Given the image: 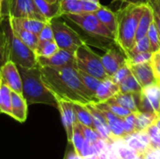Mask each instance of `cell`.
Wrapping results in <instances>:
<instances>
[{
  "instance_id": "cell-1",
  "label": "cell",
  "mask_w": 160,
  "mask_h": 159,
  "mask_svg": "<svg viewBox=\"0 0 160 159\" xmlns=\"http://www.w3.org/2000/svg\"><path fill=\"white\" fill-rule=\"evenodd\" d=\"M39 67L44 84L56 97L82 104L96 102L94 95L82 82L76 67Z\"/></svg>"
},
{
  "instance_id": "cell-2",
  "label": "cell",
  "mask_w": 160,
  "mask_h": 159,
  "mask_svg": "<svg viewBox=\"0 0 160 159\" xmlns=\"http://www.w3.org/2000/svg\"><path fill=\"white\" fill-rule=\"evenodd\" d=\"M18 69L22 79V95L28 105L46 104L57 108V98L44 84L38 65L30 68L18 67Z\"/></svg>"
},
{
  "instance_id": "cell-3",
  "label": "cell",
  "mask_w": 160,
  "mask_h": 159,
  "mask_svg": "<svg viewBox=\"0 0 160 159\" xmlns=\"http://www.w3.org/2000/svg\"><path fill=\"white\" fill-rule=\"evenodd\" d=\"M145 6L128 4L127 7L115 13L117 28L114 35V42L126 56H128L136 43L135 36L137 27Z\"/></svg>"
},
{
  "instance_id": "cell-4",
  "label": "cell",
  "mask_w": 160,
  "mask_h": 159,
  "mask_svg": "<svg viewBox=\"0 0 160 159\" xmlns=\"http://www.w3.org/2000/svg\"><path fill=\"white\" fill-rule=\"evenodd\" d=\"M6 31L8 36V61L13 62L17 67L26 68L37 67V56L34 51L17 37L9 24L7 25Z\"/></svg>"
},
{
  "instance_id": "cell-5",
  "label": "cell",
  "mask_w": 160,
  "mask_h": 159,
  "mask_svg": "<svg viewBox=\"0 0 160 159\" xmlns=\"http://www.w3.org/2000/svg\"><path fill=\"white\" fill-rule=\"evenodd\" d=\"M66 19L74 22L89 36L100 40H113V34L98 19L94 13L82 12L64 15Z\"/></svg>"
},
{
  "instance_id": "cell-6",
  "label": "cell",
  "mask_w": 160,
  "mask_h": 159,
  "mask_svg": "<svg viewBox=\"0 0 160 159\" xmlns=\"http://www.w3.org/2000/svg\"><path fill=\"white\" fill-rule=\"evenodd\" d=\"M74 56L77 69L90 74L101 81L109 77L104 70L101 57L92 51L86 43L78 47L74 52Z\"/></svg>"
},
{
  "instance_id": "cell-7",
  "label": "cell",
  "mask_w": 160,
  "mask_h": 159,
  "mask_svg": "<svg viewBox=\"0 0 160 159\" xmlns=\"http://www.w3.org/2000/svg\"><path fill=\"white\" fill-rule=\"evenodd\" d=\"M50 22L53 32V40L59 49L74 53L78 47L86 43L75 30L60 21V18H54Z\"/></svg>"
},
{
  "instance_id": "cell-8",
  "label": "cell",
  "mask_w": 160,
  "mask_h": 159,
  "mask_svg": "<svg viewBox=\"0 0 160 159\" xmlns=\"http://www.w3.org/2000/svg\"><path fill=\"white\" fill-rule=\"evenodd\" d=\"M7 14L15 18H33L48 22L37 7L34 0H6Z\"/></svg>"
},
{
  "instance_id": "cell-9",
  "label": "cell",
  "mask_w": 160,
  "mask_h": 159,
  "mask_svg": "<svg viewBox=\"0 0 160 159\" xmlns=\"http://www.w3.org/2000/svg\"><path fill=\"white\" fill-rule=\"evenodd\" d=\"M37 62L41 67L60 68L65 67H76L74 53L62 49H59L49 57H37Z\"/></svg>"
},
{
  "instance_id": "cell-10",
  "label": "cell",
  "mask_w": 160,
  "mask_h": 159,
  "mask_svg": "<svg viewBox=\"0 0 160 159\" xmlns=\"http://www.w3.org/2000/svg\"><path fill=\"white\" fill-rule=\"evenodd\" d=\"M0 82L18 94L22 93V79L18 67L11 61H7L0 67Z\"/></svg>"
},
{
  "instance_id": "cell-11",
  "label": "cell",
  "mask_w": 160,
  "mask_h": 159,
  "mask_svg": "<svg viewBox=\"0 0 160 159\" xmlns=\"http://www.w3.org/2000/svg\"><path fill=\"white\" fill-rule=\"evenodd\" d=\"M56 98H57V109L61 115L62 124L65 128L68 141V142H70L72 133H73V128H74L75 124L77 123L72 102L66 100V99L59 98V97H56Z\"/></svg>"
},
{
  "instance_id": "cell-12",
  "label": "cell",
  "mask_w": 160,
  "mask_h": 159,
  "mask_svg": "<svg viewBox=\"0 0 160 159\" xmlns=\"http://www.w3.org/2000/svg\"><path fill=\"white\" fill-rule=\"evenodd\" d=\"M127 64L128 65L131 73L138 81L140 85L142 87V89L157 83L150 61L140 64Z\"/></svg>"
},
{
  "instance_id": "cell-13",
  "label": "cell",
  "mask_w": 160,
  "mask_h": 159,
  "mask_svg": "<svg viewBox=\"0 0 160 159\" xmlns=\"http://www.w3.org/2000/svg\"><path fill=\"white\" fill-rule=\"evenodd\" d=\"M127 56L123 52H120L114 48L109 49L103 56H101V62L106 74L112 77L122 66L127 63Z\"/></svg>"
},
{
  "instance_id": "cell-14",
  "label": "cell",
  "mask_w": 160,
  "mask_h": 159,
  "mask_svg": "<svg viewBox=\"0 0 160 159\" xmlns=\"http://www.w3.org/2000/svg\"><path fill=\"white\" fill-rule=\"evenodd\" d=\"M119 92V86L116 84L111 77H108L102 80L98 86V89L95 94V103L105 102L110 98L113 97Z\"/></svg>"
},
{
  "instance_id": "cell-15",
  "label": "cell",
  "mask_w": 160,
  "mask_h": 159,
  "mask_svg": "<svg viewBox=\"0 0 160 159\" xmlns=\"http://www.w3.org/2000/svg\"><path fill=\"white\" fill-rule=\"evenodd\" d=\"M28 104L22 95L11 92V114L10 117L20 123H24L27 118Z\"/></svg>"
},
{
  "instance_id": "cell-16",
  "label": "cell",
  "mask_w": 160,
  "mask_h": 159,
  "mask_svg": "<svg viewBox=\"0 0 160 159\" xmlns=\"http://www.w3.org/2000/svg\"><path fill=\"white\" fill-rule=\"evenodd\" d=\"M8 24L12 30V32L17 36V37L22 41L27 47H29L31 50H33L35 52L36 48H37V45H38V37L37 35L23 29L22 27L19 26L11 18L8 17Z\"/></svg>"
},
{
  "instance_id": "cell-17",
  "label": "cell",
  "mask_w": 160,
  "mask_h": 159,
  "mask_svg": "<svg viewBox=\"0 0 160 159\" xmlns=\"http://www.w3.org/2000/svg\"><path fill=\"white\" fill-rule=\"evenodd\" d=\"M142 93V92H141ZM131 94V93H120L118 92L113 97H112L117 104L124 107L125 109L130 111L131 112H137L138 103L140 98V94Z\"/></svg>"
},
{
  "instance_id": "cell-18",
  "label": "cell",
  "mask_w": 160,
  "mask_h": 159,
  "mask_svg": "<svg viewBox=\"0 0 160 159\" xmlns=\"http://www.w3.org/2000/svg\"><path fill=\"white\" fill-rule=\"evenodd\" d=\"M152 22H153V11H152L151 7L149 5H146L144 7V9L142 11V14L139 23H138L136 36H135L136 42L138 40L142 39V37H146L149 27Z\"/></svg>"
},
{
  "instance_id": "cell-19",
  "label": "cell",
  "mask_w": 160,
  "mask_h": 159,
  "mask_svg": "<svg viewBox=\"0 0 160 159\" xmlns=\"http://www.w3.org/2000/svg\"><path fill=\"white\" fill-rule=\"evenodd\" d=\"M94 14L114 36L116 32V28H117L116 14L112 12L110 8L104 6H101L97 11L94 12Z\"/></svg>"
},
{
  "instance_id": "cell-20",
  "label": "cell",
  "mask_w": 160,
  "mask_h": 159,
  "mask_svg": "<svg viewBox=\"0 0 160 159\" xmlns=\"http://www.w3.org/2000/svg\"><path fill=\"white\" fill-rule=\"evenodd\" d=\"M37 7L42 16L48 21H52L54 18H58L59 12V3L57 2H49L47 0H34Z\"/></svg>"
},
{
  "instance_id": "cell-21",
  "label": "cell",
  "mask_w": 160,
  "mask_h": 159,
  "mask_svg": "<svg viewBox=\"0 0 160 159\" xmlns=\"http://www.w3.org/2000/svg\"><path fill=\"white\" fill-rule=\"evenodd\" d=\"M72 106H73V110L76 115L77 122L84 127L94 128L93 117H92L90 111L86 107V104L79 103V102H72Z\"/></svg>"
},
{
  "instance_id": "cell-22",
  "label": "cell",
  "mask_w": 160,
  "mask_h": 159,
  "mask_svg": "<svg viewBox=\"0 0 160 159\" xmlns=\"http://www.w3.org/2000/svg\"><path fill=\"white\" fill-rule=\"evenodd\" d=\"M8 17L11 18L19 26L22 27L23 29H25L37 36L39 34V32L41 31V29L47 22L39 21L37 19H33V18H15L12 16H8Z\"/></svg>"
},
{
  "instance_id": "cell-23",
  "label": "cell",
  "mask_w": 160,
  "mask_h": 159,
  "mask_svg": "<svg viewBox=\"0 0 160 159\" xmlns=\"http://www.w3.org/2000/svg\"><path fill=\"white\" fill-rule=\"evenodd\" d=\"M59 12L58 18L67 14L82 13V0H58Z\"/></svg>"
},
{
  "instance_id": "cell-24",
  "label": "cell",
  "mask_w": 160,
  "mask_h": 159,
  "mask_svg": "<svg viewBox=\"0 0 160 159\" xmlns=\"http://www.w3.org/2000/svg\"><path fill=\"white\" fill-rule=\"evenodd\" d=\"M11 90L0 82V113L10 116L11 114Z\"/></svg>"
},
{
  "instance_id": "cell-25",
  "label": "cell",
  "mask_w": 160,
  "mask_h": 159,
  "mask_svg": "<svg viewBox=\"0 0 160 159\" xmlns=\"http://www.w3.org/2000/svg\"><path fill=\"white\" fill-rule=\"evenodd\" d=\"M118 86L120 93L139 94L142 91V87L140 85V83L131 72L118 84Z\"/></svg>"
},
{
  "instance_id": "cell-26",
  "label": "cell",
  "mask_w": 160,
  "mask_h": 159,
  "mask_svg": "<svg viewBox=\"0 0 160 159\" xmlns=\"http://www.w3.org/2000/svg\"><path fill=\"white\" fill-rule=\"evenodd\" d=\"M157 114L153 113H146L142 112H135V127H136V132L146 130L147 127H149L151 125H153L156 121Z\"/></svg>"
},
{
  "instance_id": "cell-27",
  "label": "cell",
  "mask_w": 160,
  "mask_h": 159,
  "mask_svg": "<svg viewBox=\"0 0 160 159\" xmlns=\"http://www.w3.org/2000/svg\"><path fill=\"white\" fill-rule=\"evenodd\" d=\"M59 50L57 44L52 41H43L38 42L37 48L35 50V54L37 57H49L55 53Z\"/></svg>"
},
{
  "instance_id": "cell-28",
  "label": "cell",
  "mask_w": 160,
  "mask_h": 159,
  "mask_svg": "<svg viewBox=\"0 0 160 159\" xmlns=\"http://www.w3.org/2000/svg\"><path fill=\"white\" fill-rule=\"evenodd\" d=\"M124 142L126 145H128V147H130L131 149H133L139 157H142L148 150H150V148L148 146H146L143 142H142L139 138L135 135H127L124 138Z\"/></svg>"
},
{
  "instance_id": "cell-29",
  "label": "cell",
  "mask_w": 160,
  "mask_h": 159,
  "mask_svg": "<svg viewBox=\"0 0 160 159\" xmlns=\"http://www.w3.org/2000/svg\"><path fill=\"white\" fill-rule=\"evenodd\" d=\"M85 142V139L82 133V125L80 123H76L73 128V133H72V137L70 140V142L74 148V150L76 151V153L80 156L82 146ZM81 157V156H80Z\"/></svg>"
},
{
  "instance_id": "cell-30",
  "label": "cell",
  "mask_w": 160,
  "mask_h": 159,
  "mask_svg": "<svg viewBox=\"0 0 160 159\" xmlns=\"http://www.w3.org/2000/svg\"><path fill=\"white\" fill-rule=\"evenodd\" d=\"M78 75L82 81V82L84 84V86L94 95L95 97V94H96V91L98 89V86L99 85L101 80L90 75V74H87L83 71H81L78 69ZM96 101V100H95Z\"/></svg>"
},
{
  "instance_id": "cell-31",
  "label": "cell",
  "mask_w": 160,
  "mask_h": 159,
  "mask_svg": "<svg viewBox=\"0 0 160 159\" xmlns=\"http://www.w3.org/2000/svg\"><path fill=\"white\" fill-rule=\"evenodd\" d=\"M146 37H148V40H149L151 52L154 53V52H158L160 49V35L154 22L151 23Z\"/></svg>"
},
{
  "instance_id": "cell-32",
  "label": "cell",
  "mask_w": 160,
  "mask_h": 159,
  "mask_svg": "<svg viewBox=\"0 0 160 159\" xmlns=\"http://www.w3.org/2000/svg\"><path fill=\"white\" fill-rule=\"evenodd\" d=\"M99 103H102V105L107 108L109 111H111L112 113H114L115 115H117L118 117L124 119L125 117H127L128 115H129L131 113L130 111L125 109L124 107L120 106L119 104H117L112 98H110L109 100L105 101V102H99Z\"/></svg>"
},
{
  "instance_id": "cell-33",
  "label": "cell",
  "mask_w": 160,
  "mask_h": 159,
  "mask_svg": "<svg viewBox=\"0 0 160 159\" xmlns=\"http://www.w3.org/2000/svg\"><path fill=\"white\" fill-rule=\"evenodd\" d=\"M8 61V36L6 27L0 23V67Z\"/></svg>"
},
{
  "instance_id": "cell-34",
  "label": "cell",
  "mask_w": 160,
  "mask_h": 159,
  "mask_svg": "<svg viewBox=\"0 0 160 159\" xmlns=\"http://www.w3.org/2000/svg\"><path fill=\"white\" fill-rule=\"evenodd\" d=\"M143 52H151V49H150V44H149V40L147 37H142V39L138 40L134 47L132 48V50L129 52V53L128 54L127 58L132 56V55H136L139 53H143ZM152 53V52H151Z\"/></svg>"
},
{
  "instance_id": "cell-35",
  "label": "cell",
  "mask_w": 160,
  "mask_h": 159,
  "mask_svg": "<svg viewBox=\"0 0 160 159\" xmlns=\"http://www.w3.org/2000/svg\"><path fill=\"white\" fill-rule=\"evenodd\" d=\"M123 128L127 135H132L136 133V127H135V112H131L129 115L123 119Z\"/></svg>"
},
{
  "instance_id": "cell-36",
  "label": "cell",
  "mask_w": 160,
  "mask_h": 159,
  "mask_svg": "<svg viewBox=\"0 0 160 159\" xmlns=\"http://www.w3.org/2000/svg\"><path fill=\"white\" fill-rule=\"evenodd\" d=\"M150 62H151V65H152V67L154 70L157 84L160 85V49L158 52L152 53Z\"/></svg>"
},
{
  "instance_id": "cell-37",
  "label": "cell",
  "mask_w": 160,
  "mask_h": 159,
  "mask_svg": "<svg viewBox=\"0 0 160 159\" xmlns=\"http://www.w3.org/2000/svg\"><path fill=\"white\" fill-rule=\"evenodd\" d=\"M38 37L39 42L52 41L53 40V32H52V28L50 22H47L45 23V25L43 26V28L41 29V31L38 35Z\"/></svg>"
},
{
  "instance_id": "cell-38",
  "label": "cell",
  "mask_w": 160,
  "mask_h": 159,
  "mask_svg": "<svg viewBox=\"0 0 160 159\" xmlns=\"http://www.w3.org/2000/svg\"><path fill=\"white\" fill-rule=\"evenodd\" d=\"M131 71H130V69H129V67H128V65L126 63L124 66H122L112 77H111V79L116 83V84H119L129 73H130Z\"/></svg>"
},
{
  "instance_id": "cell-39",
  "label": "cell",
  "mask_w": 160,
  "mask_h": 159,
  "mask_svg": "<svg viewBox=\"0 0 160 159\" xmlns=\"http://www.w3.org/2000/svg\"><path fill=\"white\" fill-rule=\"evenodd\" d=\"M82 133H83V136H84V139L90 142V143H95L97 142L98 140H100V136L98 135V133L94 129V128H91V127H84L82 125Z\"/></svg>"
},
{
  "instance_id": "cell-40",
  "label": "cell",
  "mask_w": 160,
  "mask_h": 159,
  "mask_svg": "<svg viewBox=\"0 0 160 159\" xmlns=\"http://www.w3.org/2000/svg\"><path fill=\"white\" fill-rule=\"evenodd\" d=\"M153 11V22L156 24L160 35V7L158 0H150L148 4Z\"/></svg>"
},
{
  "instance_id": "cell-41",
  "label": "cell",
  "mask_w": 160,
  "mask_h": 159,
  "mask_svg": "<svg viewBox=\"0 0 160 159\" xmlns=\"http://www.w3.org/2000/svg\"><path fill=\"white\" fill-rule=\"evenodd\" d=\"M117 154L121 159H133L139 157L138 154L133 149H131L125 143H124V145H122L118 148Z\"/></svg>"
},
{
  "instance_id": "cell-42",
  "label": "cell",
  "mask_w": 160,
  "mask_h": 159,
  "mask_svg": "<svg viewBox=\"0 0 160 159\" xmlns=\"http://www.w3.org/2000/svg\"><path fill=\"white\" fill-rule=\"evenodd\" d=\"M152 53L151 52H143V53H139L136 55H132L128 58L127 63L128 64H140V63H144L148 62L151 60Z\"/></svg>"
},
{
  "instance_id": "cell-43",
  "label": "cell",
  "mask_w": 160,
  "mask_h": 159,
  "mask_svg": "<svg viewBox=\"0 0 160 159\" xmlns=\"http://www.w3.org/2000/svg\"><path fill=\"white\" fill-rule=\"evenodd\" d=\"M102 5L94 0H82V12H90L94 13L97 11Z\"/></svg>"
},
{
  "instance_id": "cell-44",
  "label": "cell",
  "mask_w": 160,
  "mask_h": 159,
  "mask_svg": "<svg viewBox=\"0 0 160 159\" xmlns=\"http://www.w3.org/2000/svg\"><path fill=\"white\" fill-rule=\"evenodd\" d=\"M64 159H82L77 153H76V151L74 150V148L73 149H71V150H68V151H67V153H66V156H65V157Z\"/></svg>"
},
{
  "instance_id": "cell-45",
  "label": "cell",
  "mask_w": 160,
  "mask_h": 159,
  "mask_svg": "<svg viewBox=\"0 0 160 159\" xmlns=\"http://www.w3.org/2000/svg\"><path fill=\"white\" fill-rule=\"evenodd\" d=\"M122 2L132 5H148L150 0H123Z\"/></svg>"
},
{
  "instance_id": "cell-46",
  "label": "cell",
  "mask_w": 160,
  "mask_h": 159,
  "mask_svg": "<svg viewBox=\"0 0 160 159\" xmlns=\"http://www.w3.org/2000/svg\"><path fill=\"white\" fill-rule=\"evenodd\" d=\"M2 2H0V23H2L4 22V19H5V16L6 14L3 13V10H2Z\"/></svg>"
},
{
  "instance_id": "cell-47",
  "label": "cell",
  "mask_w": 160,
  "mask_h": 159,
  "mask_svg": "<svg viewBox=\"0 0 160 159\" xmlns=\"http://www.w3.org/2000/svg\"><path fill=\"white\" fill-rule=\"evenodd\" d=\"M152 150H153V153H154L156 158L160 159V149L157 148V149H152Z\"/></svg>"
},
{
  "instance_id": "cell-48",
  "label": "cell",
  "mask_w": 160,
  "mask_h": 159,
  "mask_svg": "<svg viewBox=\"0 0 160 159\" xmlns=\"http://www.w3.org/2000/svg\"><path fill=\"white\" fill-rule=\"evenodd\" d=\"M47 1H49V2H52V3H53V2H57L58 0H47Z\"/></svg>"
},
{
  "instance_id": "cell-49",
  "label": "cell",
  "mask_w": 160,
  "mask_h": 159,
  "mask_svg": "<svg viewBox=\"0 0 160 159\" xmlns=\"http://www.w3.org/2000/svg\"><path fill=\"white\" fill-rule=\"evenodd\" d=\"M118 1H123V0H112V3H114V2H118Z\"/></svg>"
},
{
  "instance_id": "cell-50",
  "label": "cell",
  "mask_w": 160,
  "mask_h": 159,
  "mask_svg": "<svg viewBox=\"0 0 160 159\" xmlns=\"http://www.w3.org/2000/svg\"><path fill=\"white\" fill-rule=\"evenodd\" d=\"M158 5H159V7H160V0H158Z\"/></svg>"
},
{
  "instance_id": "cell-51",
  "label": "cell",
  "mask_w": 160,
  "mask_h": 159,
  "mask_svg": "<svg viewBox=\"0 0 160 159\" xmlns=\"http://www.w3.org/2000/svg\"><path fill=\"white\" fill-rule=\"evenodd\" d=\"M94 1H98V2H99V0H94Z\"/></svg>"
},
{
  "instance_id": "cell-52",
  "label": "cell",
  "mask_w": 160,
  "mask_h": 159,
  "mask_svg": "<svg viewBox=\"0 0 160 159\" xmlns=\"http://www.w3.org/2000/svg\"><path fill=\"white\" fill-rule=\"evenodd\" d=\"M3 1H4V0H0V2H2V3H3Z\"/></svg>"
},
{
  "instance_id": "cell-53",
  "label": "cell",
  "mask_w": 160,
  "mask_h": 159,
  "mask_svg": "<svg viewBox=\"0 0 160 159\" xmlns=\"http://www.w3.org/2000/svg\"><path fill=\"white\" fill-rule=\"evenodd\" d=\"M158 149H160V145H159V146H158Z\"/></svg>"
}]
</instances>
